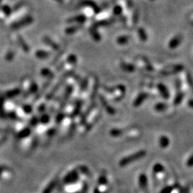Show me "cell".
I'll return each instance as SVG.
<instances>
[{
  "mask_svg": "<svg viewBox=\"0 0 193 193\" xmlns=\"http://www.w3.org/2000/svg\"><path fill=\"white\" fill-rule=\"evenodd\" d=\"M120 67H121V69L127 72H133L135 70V67L133 64L125 63V62H121V64H120Z\"/></svg>",
  "mask_w": 193,
  "mask_h": 193,
  "instance_id": "cell-10",
  "label": "cell"
},
{
  "mask_svg": "<svg viewBox=\"0 0 193 193\" xmlns=\"http://www.w3.org/2000/svg\"><path fill=\"white\" fill-rule=\"evenodd\" d=\"M80 28V26H74V27H70L66 29V33L67 34H73L74 32H76L78 29Z\"/></svg>",
  "mask_w": 193,
  "mask_h": 193,
  "instance_id": "cell-26",
  "label": "cell"
},
{
  "mask_svg": "<svg viewBox=\"0 0 193 193\" xmlns=\"http://www.w3.org/2000/svg\"><path fill=\"white\" fill-rule=\"evenodd\" d=\"M167 107H168L167 105H166L165 103L158 102L154 105V109L158 111V112H163V111H165L167 109Z\"/></svg>",
  "mask_w": 193,
  "mask_h": 193,
  "instance_id": "cell-20",
  "label": "cell"
},
{
  "mask_svg": "<svg viewBox=\"0 0 193 193\" xmlns=\"http://www.w3.org/2000/svg\"><path fill=\"white\" fill-rule=\"evenodd\" d=\"M187 83H188V84H189V86L191 87V88L193 89V78L191 77V74L190 73L187 74Z\"/></svg>",
  "mask_w": 193,
  "mask_h": 193,
  "instance_id": "cell-33",
  "label": "cell"
},
{
  "mask_svg": "<svg viewBox=\"0 0 193 193\" xmlns=\"http://www.w3.org/2000/svg\"><path fill=\"white\" fill-rule=\"evenodd\" d=\"M146 150H139V151L136 152V153H133V154H130L129 156H126L125 158H121V160L119 161V165L120 166H127V165L130 164L132 162H135V161L138 160L140 158H143V157L146 156Z\"/></svg>",
  "mask_w": 193,
  "mask_h": 193,
  "instance_id": "cell-1",
  "label": "cell"
},
{
  "mask_svg": "<svg viewBox=\"0 0 193 193\" xmlns=\"http://www.w3.org/2000/svg\"><path fill=\"white\" fill-rule=\"evenodd\" d=\"M98 86H99L98 80H97V78H95V83H94V86H93V90H92V95H91V98H92V100H94L95 97H96V94H97Z\"/></svg>",
  "mask_w": 193,
  "mask_h": 193,
  "instance_id": "cell-21",
  "label": "cell"
},
{
  "mask_svg": "<svg viewBox=\"0 0 193 193\" xmlns=\"http://www.w3.org/2000/svg\"><path fill=\"white\" fill-rule=\"evenodd\" d=\"M109 133H110V135L113 138H117V137H120V136L122 135V133H123V130L121 129H112L109 131Z\"/></svg>",
  "mask_w": 193,
  "mask_h": 193,
  "instance_id": "cell-17",
  "label": "cell"
},
{
  "mask_svg": "<svg viewBox=\"0 0 193 193\" xmlns=\"http://www.w3.org/2000/svg\"><path fill=\"white\" fill-rule=\"evenodd\" d=\"M68 63H71V64H76L77 62V58L75 55H70L68 57Z\"/></svg>",
  "mask_w": 193,
  "mask_h": 193,
  "instance_id": "cell-31",
  "label": "cell"
},
{
  "mask_svg": "<svg viewBox=\"0 0 193 193\" xmlns=\"http://www.w3.org/2000/svg\"><path fill=\"white\" fill-rule=\"evenodd\" d=\"M86 20V18L84 15H77V16L72 17V18H69L68 20V22H77V23H84Z\"/></svg>",
  "mask_w": 193,
  "mask_h": 193,
  "instance_id": "cell-16",
  "label": "cell"
},
{
  "mask_svg": "<svg viewBox=\"0 0 193 193\" xmlns=\"http://www.w3.org/2000/svg\"><path fill=\"white\" fill-rule=\"evenodd\" d=\"M82 101L80 100H78V101H76V105H75V108H74L73 113H72V115L74 116H76L78 115L80 112V109H81V107H82Z\"/></svg>",
  "mask_w": 193,
  "mask_h": 193,
  "instance_id": "cell-15",
  "label": "cell"
},
{
  "mask_svg": "<svg viewBox=\"0 0 193 193\" xmlns=\"http://www.w3.org/2000/svg\"><path fill=\"white\" fill-rule=\"evenodd\" d=\"M175 186H167V187H165L160 191V193H171L173 190L175 189Z\"/></svg>",
  "mask_w": 193,
  "mask_h": 193,
  "instance_id": "cell-28",
  "label": "cell"
},
{
  "mask_svg": "<svg viewBox=\"0 0 193 193\" xmlns=\"http://www.w3.org/2000/svg\"><path fill=\"white\" fill-rule=\"evenodd\" d=\"M79 179V174L76 170H72V172L68 173L64 178V182L66 183H73Z\"/></svg>",
  "mask_w": 193,
  "mask_h": 193,
  "instance_id": "cell-3",
  "label": "cell"
},
{
  "mask_svg": "<svg viewBox=\"0 0 193 193\" xmlns=\"http://www.w3.org/2000/svg\"><path fill=\"white\" fill-rule=\"evenodd\" d=\"M138 34L139 36V39L141 41L145 42L147 40V35H146V31L143 28H139L138 30Z\"/></svg>",
  "mask_w": 193,
  "mask_h": 193,
  "instance_id": "cell-18",
  "label": "cell"
},
{
  "mask_svg": "<svg viewBox=\"0 0 193 193\" xmlns=\"http://www.w3.org/2000/svg\"><path fill=\"white\" fill-rule=\"evenodd\" d=\"M182 42V35H177L175 37H173L172 39H170V41L169 42V47L170 49H175L177 47H179V45Z\"/></svg>",
  "mask_w": 193,
  "mask_h": 193,
  "instance_id": "cell-5",
  "label": "cell"
},
{
  "mask_svg": "<svg viewBox=\"0 0 193 193\" xmlns=\"http://www.w3.org/2000/svg\"><path fill=\"white\" fill-rule=\"evenodd\" d=\"M79 170L81 173H83L84 175H87V176H90V170L88 169V166H79Z\"/></svg>",
  "mask_w": 193,
  "mask_h": 193,
  "instance_id": "cell-24",
  "label": "cell"
},
{
  "mask_svg": "<svg viewBox=\"0 0 193 193\" xmlns=\"http://www.w3.org/2000/svg\"><path fill=\"white\" fill-rule=\"evenodd\" d=\"M107 183V178L105 175H102L99 177L98 184L99 185H105Z\"/></svg>",
  "mask_w": 193,
  "mask_h": 193,
  "instance_id": "cell-29",
  "label": "cell"
},
{
  "mask_svg": "<svg viewBox=\"0 0 193 193\" xmlns=\"http://www.w3.org/2000/svg\"><path fill=\"white\" fill-rule=\"evenodd\" d=\"M183 69V66L182 64H176V65L171 66L170 68H167L166 70H164L162 72L163 75H170V74H175L181 72Z\"/></svg>",
  "mask_w": 193,
  "mask_h": 193,
  "instance_id": "cell-4",
  "label": "cell"
},
{
  "mask_svg": "<svg viewBox=\"0 0 193 193\" xmlns=\"http://www.w3.org/2000/svg\"><path fill=\"white\" fill-rule=\"evenodd\" d=\"M129 37L127 35H121L117 39V43L119 44H125L129 41Z\"/></svg>",
  "mask_w": 193,
  "mask_h": 193,
  "instance_id": "cell-23",
  "label": "cell"
},
{
  "mask_svg": "<svg viewBox=\"0 0 193 193\" xmlns=\"http://www.w3.org/2000/svg\"><path fill=\"white\" fill-rule=\"evenodd\" d=\"M187 166L189 167H191L193 166V154L191 157H189V158L187 161Z\"/></svg>",
  "mask_w": 193,
  "mask_h": 193,
  "instance_id": "cell-34",
  "label": "cell"
},
{
  "mask_svg": "<svg viewBox=\"0 0 193 193\" xmlns=\"http://www.w3.org/2000/svg\"><path fill=\"white\" fill-rule=\"evenodd\" d=\"M148 97V95L146 94V92H141L138 95V96L136 97L135 100L133 101V106L134 107H138L142 105V103L145 101L146 98Z\"/></svg>",
  "mask_w": 193,
  "mask_h": 193,
  "instance_id": "cell-6",
  "label": "cell"
},
{
  "mask_svg": "<svg viewBox=\"0 0 193 193\" xmlns=\"http://www.w3.org/2000/svg\"><path fill=\"white\" fill-rule=\"evenodd\" d=\"M74 193H81V191H78V192H74Z\"/></svg>",
  "mask_w": 193,
  "mask_h": 193,
  "instance_id": "cell-38",
  "label": "cell"
},
{
  "mask_svg": "<svg viewBox=\"0 0 193 193\" xmlns=\"http://www.w3.org/2000/svg\"><path fill=\"white\" fill-rule=\"evenodd\" d=\"M45 40H46V42H47V43H48L50 46H51V47H53L54 49H58V48H59V46H58L55 43H54L53 41H51V40L48 39V38H46Z\"/></svg>",
  "mask_w": 193,
  "mask_h": 193,
  "instance_id": "cell-32",
  "label": "cell"
},
{
  "mask_svg": "<svg viewBox=\"0 0 193 193\" xmlns=\"http://www.w3.org/2000/svg\"><path fill=\"white\" fill-rule=\"evenodd\" d=\"M147 177L145 174H141L138 177V184H139V187L142 189H146L147 187Z\"/></svg>",
  "mask_w": 193,
  "mask_h": 193,
  "instance_id": "cell-9",
  "label": "cell"
},
{
  "mask_svg": "<svg viewBox=\"0 0 193 193\" xmlns=\"http://www.w3.org/2000/svg\"><path fill=\"white\" fill-rule=\"evenodd\" d=\"M95 107V104L93 103L92 105H90V106L88 107V109H87V110L84 112V113H83L82 115V117H81V118H80V122H81V124H84L85 123V121H86V119H87V117H88V116L89 115V113L92 112V110L93 109V108Z\"/></svg>",
  "mask_w": 193,
  "mask_h": 193,
  "instance_id": "cell-12",
  "label": "cell"
},
{
  "mask_svg": "<svg viewBox=\"0 0 193 193\" xmlns=\"http://www.w3.org/2000/svg\"><path fill=\"white\" fill-rule=\"evenodd\" d=\"M142 60H143L144 63H145V65H146V69H147L148 71H153V67H152L150 61H149L146 57H142Z\"/></svg>",
  "mask_w": 193,
  "mask_h": 193,
  "instance_id": "cell-27",
  "label": "cell"
},
{
  "mask_svg": "<svg viewBox=\"0 0 193 193\" xmlns=\"http://www.w3.org/2000/svg\"><path fill=\"white\" fill-rule=\"evenodd\" d=\"M99 99H100V101H101V105H102V106L104 107V109H105V110L106 111L107 113L111 115H113L116 113V110H115L114 108L111 106L109 103L107 102L106 99H105L104 96H99Z\"/></svg>",
  "mask_w": 193,
  "mask_h": 193,
  "instance_id": "cell-2",
  "label": "cell"
},
{
  "mask_svg": "<svg viewBox=\"0 0 193 193\" xmlns=\"http://www.w3.org/2000/svg\"><path fill=\"white\" fill-rule=\"evenodd\" d=\"M88 79L87 78H84V80H82L80 81V91H85V89L88 87Z\"/></svg>",
  "mask_w": 193,
  "mask_h": 193,
  "instance_id": "cell-25",
  "label": "cell"
},
{
  "mask_svg": "<svg viewBox=\"0 0 193 193\" xmlns=\"http://www.w3.org/2000/svg\"><path fill=\"white\" fill-rule=\"evenodd\" d=\"M80 5L82 6H88V7H91L92 10H94V12L98 13L99 12V7L97 6V5L92 0H83L82 2H80Z\"/></svg>",
  "mask_w": 193,
  "mask_h": 193,
  "instance_id": "cell-7",
  "label": "cell"
},
{
  "mask_svg": "<svg viewBox=\"0 0 193 193\" xmlns=\"http://www.w3.org/2000/svg\"><path fill=\"white\" fill-rule=\"evenodd\" d=\"M55 1H57V2H60V3H62V2H63V0H55Z\"/></svg>",
  "mask_w": 193,
  "mask_h": 193,
  "instance_id": "cell-37",
  "label": "cell"
},
{
  "mask_svg": "<svg viewBox=\"0 0 193 193\" xmlns=\"http://www.w3.org/2000/svg\"><path fill=\"white\" fill-rule=\"evenodd\" d=\"M153 171L154 173H161L162 171H164V166H162L161 163H156L154 164L153 166Z\"/></svg>",
  "mask_w": 193,
  "mask_h": 193,
  "instance_id": "cell-22",
  "label": "cell"
},
{
  "mask_svg": "<svg viewBox=\"0 0 193 193\" xmlns=\"http://www.w3.org/2000/svg\"><path fill=\"white\" fill-rule=\"evenodd\" d=\"M158 144H159L160 147L166 148L170 145V140L166 136H161L158 139Z\"/></svg>",
  "mask_w": 193,
  "mask_h": 193,
  "instance_id": "cell-11",
  "label": "cell"
},
{
  "mask_svg": "<svg viewBox=\"0 0 193 193\" xmlns=\"http://www.w3.org/2000/svg\"><path fill=\"white\" fill-rule=\"evenodd\" d=\"M93 193H107V191H101L98 189V187H96V188L94 189V191H93Z\"/></svg>",
  "mask_w": 193,
  "mask_h": 193,
  "instance_id": "cell-35",
  "label": "cell"
},
{
  "mask_svg": "<svg viewBox=\"0 0 193 193\" xmlns=\"http://www.w3.org/2000/svg\"><path fill=\"white\" fill-rule=\"evenodd\" d=\"M158 90L159 92V93L161 94V96L163 97L164 99H169L170 97V93H169V91L167 89L166 86H165L164 84H162V83H159L158 84Z\"/></svg>",
  "mask_w": 193,
  "mask_h": 193,
  "instance_id": "cell-8",
  "label": "cell"
},
{
  "mask_svg": "<svg viewBox=\"0 0 193 193\" xmlns=\"http://www.w3.org/2000/svg\"><path fill=\"white\" fill-rule=\"evenodd\" d=\"M183 96H184V95H183V92L179 91V92L176 93V95H175V99H174V101H173V105H175V106L180 105L181 102L183 101Z\"/></svg>",
  "mask_w": 193,
  "mask_h": 193,
  "instance_id": "cell-13",
  "label": "cell"
},
{
  "mask_svg": "<svg viewBox=\"0 0 193 193\" xmlns=\"http://www.w3.org/2000/svg\"><path fill=\"white\" fill-rule=\"evenodd\" d=\"M188 105L193 109V100H190V101H188Z\"/></svg>",
  "mask_w": 193,
  "mask_h": 193,
  "instance_id": "cell-36",
  "label": "cell"
},
{
  "mask_svg": "<svg viewBox=\"0 0 193 193\" xmlns=\"http://www.w3.org/2000/svg\"><path fill=\"white\" fill-rule=\"evenodd\" d=\"M113 23V19H107V20H101L99 21V22H96L95 23V25L97 26V27H106V26H109V25L112 24Z\"/></svg>",
  "mask_w": 193,
  "mask_h": 193,
  "instance_id": "cell-19",
  "label": "cell"
},
{
  "mask_svg": "<svg viewBox=\"0 0 193 193\" xmlns=\"http://www.w3.org/2000/svg\"><path fill=\"white\" fill-rule=\"evenodd\" d=\"M122 13V8L120 6H115L113 8V14L115 15H120Z\"/></svg>",
  "mask_w": 193,
  "mask_h": 193,
  "instance_id": "cell-30",
  "label": "cell"
},
{
  "mask_svg": "<svg viewBox=\"0 0 193 193\" xmlns=\"http://www.w3.org/2000/svg\"><path fill=\"white\" fill-rule=\"evenodd\" d=\"M90 35L94 41L96 42L101 41V35H100V34H99L97 30H96L95 27H92V28L90 29Z\"/></svg>",
  "mask_w": 193,
  "mask_h": 193,
  "instance_id": "cell-14",
  "label": "cell"
}]
</instances>
